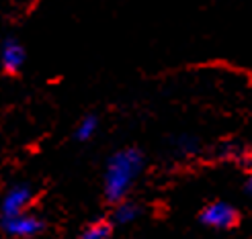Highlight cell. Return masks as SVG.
Wrapping results in <instances>:
<instances>
[{
	"mask_svg": "<svg viewBox=\"0 0 252 239\" xmlns=\"http://www.w3.org/2000/svg\"><path fill=\"white\" fill-rule=\"evenodd\" d=\"M96 127H98L96 117L88 115V117H84V119L76 125V137H78L80 141H88V139H93V135L96 133Z\"/></svg>",
	"mask_w": 252,
	"mask_h": 239,
	"instance_id": "cell-8",
	"label": "cell"
},
{
	"mask_svg": "<svg viewBox=\"0 0 252 239\" xmlns=\"http://www.w3.org/2000/svg\"><path fill=\"white\" fill-rule=\"evenodd\" d=\"M246 192L252 196V176H250V178L246 180Z\"/></svg>",
	"mask_w": 252,
	"mask_h": 239,
	"instance_id": "cell-9",
	"label": "cell"
},
{
	"mask_svg": "<svg viewBox=\"0 0 252 239\" xmlns=\"http://www.w3.org/2000/svg\"><path fill=\"white\" fill-rule=\"evenodd\" d=\"M25 59H27L25 47L17 39H6L0 47V66L4 68V72L17 74L25 66Z\"/></svg>",
	"mask_w": 252,
	"mask_h": 239,
	"instance_id": "cell-5",
	"label": "cell"
},
{
	"mask_svg": "<svg viewBox=\"0 0 252 239\" xmlns=\"http://www.w3.org/2000/svg\"><path fill=\"white\" fill-rule=\"evenodd\" d=\"M144 168V158L137 149H121L107 163L105 172V194L113 203H119L129 192L137 174Z\"/></svg>",
	"mask_w": 252,
	"mask_h": 239,
	"instance_id": "cell-1",
	"label": "cell"
},
{
	"mask_svg": "<svg viewBox=\"0 0 252 239\" xmlns=\"http://www.w3.org/2000/svg\"><path fill=\"white\" fill-rule=\"evenodd\" d=\"M2 229L12 237L27 239V237H33L39 233L43 229V223L39 217H35L33 212L25 211V212H19V215L2 217Z\"/></svg>",
	"mask_w": 252,
	"mask_h": 239,
	"instance_id": "cell-3",
	"label": "cell"
},
{
	"mask_svg": "<svg viewBox=\"0 0 252 239\" xmlns=\"http://www.w3.org/2000/svg\"><path fill=\"white\" fill-rule=\"evenodd\" d=\"M29 205H31V188L27 184L10 186L2 200H0V215L2 217L19 215V212L29 211Z\"/></svg>",
	"mask_w": 252,
	"mask_h": 239,
	"instance_id": "cell-4",
	"label": "cell"
},
{
	"mask_svg": "<svg viewBox=\"0 0 252 239\" xmlns=\"http://www.w3.org/2000/svg\"><path fill=\"white\" fill-rule=\"evenodd\" d=\"M140 217V207L129 200H119V205L115 207V221L117 223H131Z\"/></svg>",
	"mask_w": 252,
	"mask_h": 239,
	"instance_id": "cell-7",
	"label": "cell"
},
{
	"mask_svg": "<svg viewBox=\"0 0 252 239\" xmlns=\"http://www.w3.org/2000/svg\"><path fill=\"white\" fill-rule=\"evenodd\" d=\"M111 233H113V227L109 221H93L91 225H86L80 239H109Z\"/></svg>",
	"mask_w": 252,
	"mask_h": 239,
	"instance_id": "cell-6",
	"label": "cell"
},
{
	"mask_svg": "<svg viewBox=\"0 0 252 239\" xmlns=\"http://www.w3.org/2000/svg\"><path fill=\"white\" fill-rule=\"evenodd\" d=\"M201 223L211 229H230L238 223V212L230 203L218 200L201 211Z\"/></svg>",
	"mask_w": 252,
	"mask_h": 239,
	"instance_id": "cell-2",
	"label": "cell"
}]
</instances>
